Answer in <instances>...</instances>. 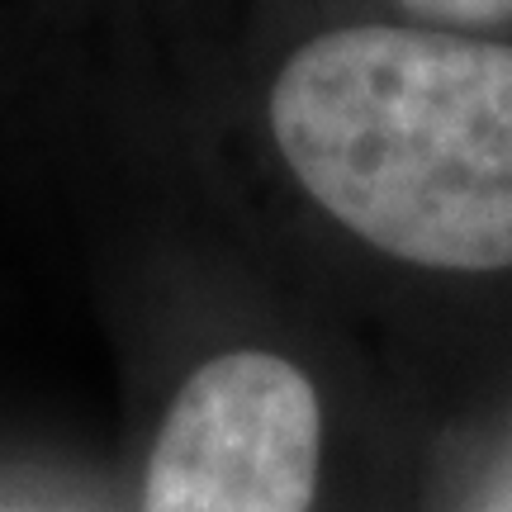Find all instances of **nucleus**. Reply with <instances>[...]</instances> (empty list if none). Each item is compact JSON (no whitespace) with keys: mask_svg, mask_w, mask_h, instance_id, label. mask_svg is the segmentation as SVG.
<instances>
[{"mask_svg":"<svg viewBox=\"0 0 512 512\" xmlns=\"http://www.w3.org/2000/svg\"><path fill=\"white\" fill-rule=\"evenodd\" d=\"M290 171L370 247L437 271L512 266V48L437 29H332L271 86Z\"/></svg>","mask_w":512,"mask_h":512,"instance_id":"obj_1","label":"nucleus"},{"mask_svg":"<svg viewBox=\"0 0 512 512\" xmlns=\"http://www.w3.org/2000/svg\"><path fill=\"white\" fill-rule=\"evenodd\" d=\"M318 451L309 375L275 351H223L166 408L143 512H313Z\"/></svg>","mask_w":512,"mask_h":512,"instance_id":"obj_2","label":"nucleus"},{"mask_svg":"<svg viewBox=\"0 0 512 512\" xmlns=\"http://www.w3.org/2000/svg\"><path fill=\"white\" fill-rule=\"evenodd\" d=\"M413 15L441 24H503L512 19V0H403Z\"/></svg>","mask_w":512,"mask_h":512,"instance_id":"obj_3","label":"nucleus"}]
</instances>
